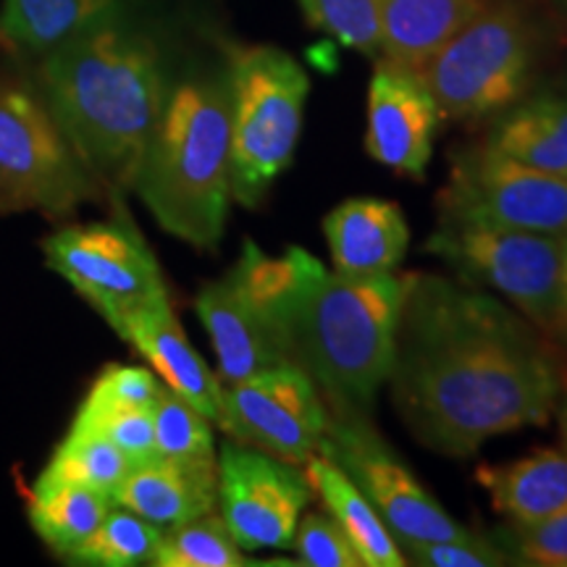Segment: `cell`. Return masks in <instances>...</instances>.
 I'll return each instance as SVG.
<instances>
[{
  "instance_id": "cell-1",
  "label": "cell",
  "mask_w": 567,
  "mask_h": 567,
  "mask_svg": "<svg viewBox=\"0 0 567 567\" xmlns=\"http://www.w3.org/2000/svg\"><path fill=\"white\" fill-rule=\"evenodd\" d=\"M389 389L423 446L471 457L496 436L549 423L559 368L534 323L467 281L402 276Z\"/></svg>"
},
{
  "instance_id": "cell-2",
  "label": "cell",
  "mask_w": 567,
  "mask_h": 567,
  "mask_svg": "<svg viewBox=\"0 0 567 567\" xmlns=\"http://www.w3.org/2000/svg\"><path fill=\"white\" fill-rule=\"evenodd\" d=\"M40 87L103 193H130L166 105L155 42L111 17L40 59Z\"/></svg>"
},
{
  "instance_id": "cell-3",
  "label": "cell",
  "mask_w": 567,
  "mask_h": 567,
  "mask_svg": "<svg viewBox=\"0 0 567 567\" xmlns=\"http://www.w3.org/2000/svg\"><path fill=\"white\" fill-rule=\"evenodd\" d=\"M284 297L289 360L337 417H371L394 358L402 276H344L289 247Z\"/></svg>"
},
{
  "instance_id": "cell-4",
  "label": "cell",
  "mask_w": 567,
  "mask_h": 567,
  "mask_svg": "<svg viewBox=\"0 0 567 567\" xmlns=\"http://www.w3.org/2000/svg\"><path fill=\"white\" fill-rule=\"evenodd\" d=\"M132 189L163 231L197 250H216L231 203L226 76H197L166 95Z\"/></svg>"
},
{
  "instance_id": "cell-5",
  "label": "cell",
  "mask_w": 567,
  "mask_h": 567,
  "mask_svg": "<svg viewBox=\"0 0 567 567\" xmlns=\"http://www.w3.org/2000/svg\"><path fill=\"white\" fill-rule=\"evenodd\" d=\"M226 80L231 103V200L255 208L295 158L310 80L300 61L276 45H234Z\"/></svg>"
},
{
  "instance_id": "cell-6",
  "label": "cell",
  "mask_w": 567,
  "mask_h": 567,
  "mask_svg": "<svg viewBox=\"0 0 567 567\" xmlns=\"http://www.w3.org/2000/svg\"><path fill=\"white\" fill-rule=\"evenodd\" d=\"M536 55V32L526 11L513 0H486L417 74L442 116L476 122L526 97Z\"/></svg>"
},
{
  "instance_id": "cell-7",
  "label": "cell",
  "mask_w": 567,
  "mask_h": 567,
  "mask_svg": "<svg viewBox=\"0 0 567 567\" xmlns=\"http://www.w3.org/2000/svg\"><path fill=\"white\" fill-rule=\"evenodd\" d=\"M101 197L48 103L27 82L0 76V213L40 210L59 221Z\"/></svg>"
},
{
  "instance_id": "cell-8",
  "label": "cell",
  "mask_w": 567,
  "mask_h": 567,
  "mask_svg": "<svg viewBox=\"0 0 567 567\" xmlns=\"http://www.w3.org/2000/svg\"><path fill=\"white\" fill-rule=\"evenodd\" d=\"M423 250L463 281L505 297L536 329L557 331L565 237L439 218Z\"/></svg>"
},
{
  "instance_id": "cell-9",
  "label": "cell",
  "mask_w": 567,
  "mask_h": 567,
  "mask_svg": "<svg viewBox=\"0 0 567 567\" xmlns=\"http://www.w3.org/2000/svg\"><path fill=\"white\" fill-rule=\"evenodd\" d=\"M284 289L287 258H274L250 239L237 264L200 289L195 310L216 347L224 384L289 360Z\"/></svg>"
},
{
  "instance_id": "cell-10",
  "label": "cell",
  "mask_w": 567,
  "mask_h": 567,
  "mask_svg": "<svg viewBox=\"0 0 567 567\" xmlns=\"http://www.w3.org/2000/svg\"><path fill=\"white\" fill-rule=\"evenodd\" d=\"M439 218L567 237V179L486 142L465 147L439 193Z\"/></svg>"
},
{
  "instance_id": "cell-11",
  "label": "cell",
  "mask_w": 567,
  "mask_h": 567,
  "mask_svg": "<svg viewBox=\"0 0 567 567\" xmlns=\"http://www.w3.org/2000/svg\"><path fill=\"white\" fill-rule=\"evenodd\" d=\"M42 252L48 268L61 274L113 331L134 310L168 297L158 260L126 216L66 226L42 243Z\"/></svg>"
},
{
  "instance_id": "cell-12",
  "label": "cell",
  "mask_w": 567,
  "mask_h": 567,
  "mask_svg": "<svg viewBox=\"0 0 567 567\" xmlns=\"http://www.w3.org/2000/svg\"><path fill=\"white\" fill-rule=\"evenodd\" d=\"M321 455L342 467L354 486L368 496L375 513L386 523L396 544L442 542L467 534L439 505L392 446L375 434L371 417L331 415L321 442Z\"/></svg>"
},
{
  "instance_id": "cell-13",
  "label": "cell",
  "mask_w": 567,
  "mask_h": 567,
  "mask_svg": "<svg viewBox=\"0 0 567 567\" xmlns=\"http://www.w3.org/2000/svg\"><path fill=\"white\" fill-rule=\"evenodd\" d=\"M329 421L331 413L313 379L289 360L237 384H224L218 429L284 463L305 465L318 455Z\"/></svg>"
},
{
  "instance_id": "cell-14",
  "label": "cell",
  "mask_w": 567,
  "mask_h": 567,
  "mask_svg": "<svg viewBox=\"0 0 567 567\" xmlns=\"http://www.w3.org/2000/svg\"><path fill=\"white\" fill-rule=\"evenodd\" d=\"M310 496L300 465L239 442L218 452V513L245 551L292 547Z\"/></svg>"
},
{
  "instance_id": "cell-15",
  "label": "cell",
  "mask_w": 567,
  "mask_h": 567,
  "mask_svg": "<svg viewBox=\"0 0 567 567\" xmlns=\"http://www.w3.org/2000/svg\"><path fill=\"white\" fill-rule=\"evenodd\" d=\"M442 122L439 103L413 69L381 59L368 84L365 153L392 172L423 179Z\"/></svg>"
},
{
  "instance_id": "cell-16",
  "label": "cell",
  "mask_w": 567,
  "mask_h": 567,
  "mask_svg": "<svg viewBox=\"0 0 567 567\" xmlns=\"http://www.w3.org/2000/svg\"><path fill=\"white\" fill-rule=\"evenodd\" d=\"M116 334L126 339L153 365V371L172 392L200 410L213 425L221 423L224 384L189 344L168 297H161L126 316Z\"/></svg>"
},
{
  "instance_id": "cell-17",
  "label": "cell",
  "mask_w": 567,
  "mask_h": 567,
  "mask_svg": "<svg viewBox=\"0 0 567 567\" xmlns=\"http://www.w3.org/2000/svg\"><path fill=\"white\" fill-rule=\"evenodd\" d=\"M111 499L161 528L179 526L218 507V457L172 460L155 455L132 465Z\"/></svg>"
},
{
  "instance_id": "cell-18",
  "label": "cell",
  "mask_w": 567,
  "mask_h": 567,
  "mask_svg": "<svg viewBox=\"0 0 567 567\" xmlns=\"http://www.w3.org/2000/svg\"><path fill=\"white\" fill-rule=\"evenodd\" d=\"M334 271L344 276L394 274L410 245L402 208L381 197H352L323 218Z\"/></svg>"
},
{
  "instance_id": "cell-19",
  "label": "cell",
  "mask_w": 567,
  "mask_h": 567,
  "mask_svg": "<svg viewBox=\"0 0 567 567\" xmlns=\"http://www.w3.org/2000/svg\"><path fill=\"white\" fill-rule=\"evenodd\" d=\"M478 484L492 507L515 526H534L567 513V452L536 450L505 465H481Z\"/></svg>"
},
{
  "instance_id": "cell-20",
  "label": "cell",
  "mask_w": 567,
  "mask_h": 567,
  "mask_svg": "<svg viewBox=\"0 0 567 567\" xmlns=\"http://www.w3.org/2000/svg\"><path fill=\"white\" fill-rule=\"evenodd\" d=\"M486 0H379L381 59L421 71Z\"/></svg>"
},
{
  "instance_id": "cell-21",
  "label": "cell",
  "mask_w": 567,
  "mask_h": 567,
  "mask_svg": "<svg viewBox=\"0 0 567 567\" xmlns=\"http://www.w3.org/2000/svg\"><path fill=\"white\" fill-rule=\"evenodd\" d=\"M118 0H3L0 45L17 55L45 59L116 13Z\"/></svg>"
},
{
  "instance_id": "cell-22",
  "label": "cell",
  "mask_w": 567,
  "mask_h": 567,
  "mask_svg": "<svg viewBox=\"0 0 567 567\" xmlns=\"http://www.w3.org/2000/svg\"><path fill=\"white\" fill-rule=\"evenodd\" d=\"M305 476L310 488L323 502V509L344 530L352 547L363 557L365 567H402L408 565L396 538L389 534L386 523L375 513L368 496L352 484L350 476L334 460L326 455H313L305 463Z\"/></svg>"
},
{
  "instance_id": "cell-23",
  "label": "cell",
  "mask_w": 567,
  "mask_h": 567,
  "mask_svg": "<svg viewBox=\"0 0 567 567\" xmlns=\"http://www.w3.org/2000/svg\"><path fill=\"white\" fill-rule=\"evenodd\" d=\"M486 145L567 179V92H538L502 113Z\"/></svg>"
},
{
  "instance_id": "cell-24",
  "label": "cell",
  "mask_w": 567,
  "mask_h": 567,
  "mask_svg": "<svg viewBox=\"0 0 567 567\" xmlns=\"http://www.w3.org/2000/svg\"><path fill=\"white\" fill-rule=\"evenodd\" d=\"M111 507V496L90 486L38 478L30 496V523L42 542L66 559L95 534Z\"/></svg>"
},
{
  "instance_id": "cell-25",
  "label": "cell",
  "mask_w": 567,
  "mask_h": 567,
  "mask_svg": "<svg viewBox=\"0 0 567 567\" xmlns=\"http://www.w3.org/2000/svg\"><path fill=\"white\" fill-rule=\"evenodd\" d=\"M132 465V460L103 434L71 425L66 439L55 446L51 463L42 467L38 478L90 486L113 496Z\"/></svg>"
},
{
  "instance_id": "cell-26",
  "label": "cell",
  "mask_w": 567,
  "mask_h": 567,
  "mask_svg": "<svg viewBox=\"0 0 567 567\" xmlns=\"http://www.w3.org/2000/svg\"><path fill=\"white\" fill-rule=\"evenodd\" d=\"M163 528L145 520L132 509L113 505L80 549L71 551L66 563L90 567H137L153 565Z\"/></svg>"
},
{
  "instance_id": "cell-27",
  "label": "cell",
  "mask_w": 567,
  "mask_h": 567,
  "mask_svg": "<svg viewBox=\"0 0 567 567\" xmlns=\"http://www.w3.org/2000/svg\"><path fill=\"white\" fill-rule=\"evenodd\" d=\"M155 567H243L245 549L231 536L221 513H205L179 526L163 528Z\"/></svg>"
},
{
  "instance_id": "cell-28",
  "label": "cell",
  "mask_w": 567,
  "mask_h": 567,
  "mask_svg": "<svg viewBox=\"0 0 567 567\" xmlns=\"http://www.w3.org/2000/svg\"><path fill=\"white\" fill-rule=\"evenodd\" d=\"M153 429L161 457L216 460L213 423L166 384L153 405Z\"/></svg>"
},
{
  "instance_id": "cell-29",
  "label": "cell",
  "mask_w": 567,
  "mask_h": 567,
  "mask_svg": "<svg viewBox=\"0 0 567 567\" xmlns=\"http://www.w3.org/2000/svg\"><path fill=\"white\" fill-rule=\"evenodd\" d=\"M313 30L334 38L339 45L375 59L379 42V0H297Z\"/></svg>"
},
{
  "instance_id": "cell-30",
  "label": "cell",
  "mask_w": 567,
  "mask_h": 567,
  "mask_svg": "<svg viewBox=\"0 0 567 567\" xmlns=\"http://www.w3.org/2000/svg\"><path fill=\"white\" fill-rule=\"evenodd\" d=\"M74 429H90L113 442L134 465L158 455L155 450L153 410L111 408V410H82L74 417Z\"/></svg>"
},
{
  "instance_id": "cell-31",
  "label": "cell",
  "mask_w": 567,
  "mask_h": 567,
  "mask_svg": "<svg viewBox=\"0 0 567 567\" xmlns=\"http://www.w3.org/2000/svg\"><path fill=\"white\" fill-rule=\"evenodd\" d=\"M402 555L410 565L421 567H502L513 565V557L507 555L494 538H484L476 534L442 538V542H408L400 544Z\"/></svg>"
},
{
  "instance_id": "cell-32",
  "label": "cell",
  "mask_w": 567,
  "mask_h": 567,
  "mask_svg": "<svg viewBox=\"0 0 567 567\" xmlns=\"http://www.w3.org/2000/svg\"><path fill=\"white\" fill-rule=\"evenodd\" d=\"M292 547L297 565L308 567H365L342 528L329 513H308L297 523Z\"/></svg>"
},
{
  "instance_id": "cell-33",
  "label": "cell",
  "mask_w": 567,
  "mask_h": 567,
  "mask_svg": "<svg viewBox=\"0 0 567 567\" xmlns=\"http://www.w3.org/2000/svg\"><path fill=\"white\" fill-rule=\"evenodd\" d=\"M161 389L163 381L153 371H147V368L109 365L101 375H97L90 394L84 396L82 410H153Z\"/></svg>"
},
{
  "instance_id": "cell-34",
  "label": "cell",
  "mask_w": 567,
  "mask_h": 567,
  "mask_svg": "<svg viewBox=\"0 0 567 567\" xmlns=\"http://www.w3.org/2000/svg\"><path fill=\"white\" fill-rule=\"evenodd\" d=\"M494 542L513 557V565L567 567V513L534 526L509 523V528H502Z\"/></svg>"
},
{
  "instance_id": "cell-35",
  "label": "cell",
  "mask_w": 567,
  "mask_h": 567,
  "mask_svg": "<svg viewBox=\"0 0 567 567\" xmlns=\"http://www.w3.org/2000/svg\"><path fill=\"white\" fill-rule=\"evenodd\" d=\"M557 331L567 337V237H565V255H563V276H559V316Z\"/></svg>"
},
{
  "instance_id": "cell-36",
  "label": "cell",
  "mask_w": 567,
  "mask_h": 567,
  "mask_svg": "<svg viewBox=\"0 0 567 567\" xmlns=\"http://www.w3.org/2000/svg\"><path fill=\"white\" fill-rule=\"evenodd\" d=\"M559 429H563V444H565V452H567V394H565L563 408H559Z\"/></svg>"
},
{
  "instance_id": "cell-37",
  "label": "cell",
  "mask_w": 567,
  "mask_h": 567,
  "mask_svg": "<svg viewBox=\"0 0 567 567\" xmlns=\"http://www.w3.org/2000/svg\"><path fill=\"white\" fill-rule=\"evenodd\" d=\"M557 3H559V9H563V11L567 13V0H557Z\"/></svg>"
}]
</instances>
